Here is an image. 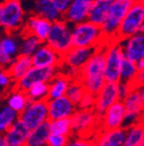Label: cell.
Returning a JSON list of instances; mask_svg holds the SVG:
<instances>
[{
  "label": "cell",
  "mask_w": 144,
  "mask_h": 146,
  "mask_svg": "<svg viewBox=\"0 0 144 146\" xmlns=\"http://www.w3.org/2000/svg\"><path fill=\"white\" fill-rule=\"evenodd\" d=\"M95 49L92 48H77L72 47L68 52L62 55V63L59 71L63 72L71 79L78 78L82 67L87 63Z\"/></svg>",
  "instance_id": "52a82bcc"
},
{
  "label": "cell",
  "mask_w": 144,
  "mask_h": 146,
  "mask_svg": "<svg viewBox=\"0 0 144 146\" xmlns=\"http://www.w3.org/2000/svg\"><path fill=\"white\" fill-rule=\"evenodd\" d=\"M20 34L3 33L0 39V68L7 69L19 55Z\"/></svg>",
  "instance_id": "7c38bea8"
},
{
  "label": "cell",
  "mask_w": 144,
  "mask_h": 146,
  "mask_svg": "<svg viewBox=\"0 0 144 146\" xmlns=\"http://www.w3.org/2000/svg\"><path fill=\"white\" fill-rule=\"evenodd\" d=\"M15 81L11 77L7 69L0 68V94H4L5 92L14 87Z\"/></svg>",
  "instance_id": "d590c367"
},
{
  "label": "cell",
  "mask_w": 144,
  "mask_h": 146,
  "mask_svg": "<svg viewBox=\"0 0 144 146\" xmlns=\"http://www.w3.org/2000/svg\"><path fill=\"white\" fill-rule=\"evenodd\" d=\"M56 68H38L32 66L24 75L15 81L14 86L22 91H26L31 85L37 82H50V79L58 73Z\"/></svg>",
  "instance_id": "5bb4252c"
},
{
  "label": "cell",
  "mask_w": 144,
  "mask_h": 146,
  "mask_svg": "<svg viewBox=\"0 0 144 146\" xmlns=\"http://www.w3.org/2000/svg\"><path fill=\"white\" fill-rule=\"evenodd\" d=\"M32 67L31 59L28 56H24V55H18L13 59L11 64L9 65L7 68L8 72L10 73L11 77L13 78L14 81H17L18 79H20L27 71L29 70Z\"/></svg>",
  "instance_id": "83f0119b"
},
{
  "label": "cell",
  "mask_w": 144,
  "mask_h": 146,
  "mask_svg": "<svg viewBox=\"0 0 144 146\" xmlns=\"http://www.w3.org/2000/svg\"><path fill=\"white\" fill-rule=\"evenodd\" d=\"M30 13L41 16L50 23L63 18V14L56 8L52 0H30Z\"/></svg>",
  "instance_id": "44dd1931"
},
{
  "label": "cell",
  "mask_w": 144,
  "mask_h": 146,
  "mask_svg": "<svg viewBox=\"0 0 144 146\" xmlns=\"http://www.w3.org/2000/svg\"><path fill=\"white\" fill-rule=\"evenodd\" d=\"M28 133L29 129L17 120L3 135L7 146H25Z\"/></svg>",
  "instance_id": "603a6c76"
},
{
  "label": "cell",
  "mask_w": 144,
  "mask_h": 146,
  "mask_svg": "<svg viewBox=\"0 0 144 146\" xmlns=\"http://www.w3.org/2000/svg\"><path fill=\"white\" fill-rule=\"evenodd\" d=\"M73 0H52L54 5L56 6V8L61 12L62 14L67 10V8L69 7V5L71 4Z\"/></svg>",
  "instance_id": "60d3db41"
},
{
  "label": "cell",
  "mask_w": 144,
  "mask_h": 146,
  "mask_svg": "<svg viewBox=\"0 0 144 146\" xmlns=\"http://www.w3.org/2000/svg\"><path fill=\"white\" fill-rule=\"evenodd\" d=\"M33 67L59 69L62 63V56L54 51L50 46L43 43L30 57Z\"/></svg>",
  "instance_id": "2e32d148"
},
{
  "label": "cell",
  "mask_w": 144,
  "mask_h": 146,
  "mask_svg": "<svg viewBox=\"0 0 144 146\" xmlns=\"http://www.w3.org/2000/svg\"><path fill=\"white\" fill-rule=\"evenodd\" d=\"M41 42L34 36L26 33H20V41H19V54L31 57L32 54L41 45Z\"/></svg>",
  "instance_id": "f546056e"
},
{
  "label": "cell",
  "mask_w": 144,
  "mask_h": 146,
  "mask_svg": "<svg viewBox=\"0 0 144 146\" xmlns=\"http://www.w3.org/2000/svg\"><path fill=\"white\" fill-rule=\"evenodd\" d=\"M18 120L29 130L48 122L46 100L29 102L24 110L18 115Z\"/></svg>",
  "instance_id": "8fae6325"
},
{
  "label": "cell",
  "mask_w": 144,
  "mask_h": 146,
  "mask_svg": "<svg viewBox=\"0 0 144 146\" xmlns=\"http://www.w3.org/2000/svg\"><path fill=\"white\" fill-rule=\"evenodd\" d=\"M90 142L91 139H88V138L72 135L69 138V141L68 143L65 144V146H89Z\"/></svg>",
  "instance_id": "f35d334b"
},
{
  "label": "cell",
  "mask_w": 144,
  "mask_h": 146,
  "mask_svg": "<svg viewBox=\"0 0 144 146\" xmlns=\"http://www.w3.org/2000/svg\"><path fill=\"white\" fill-rule=\"evenodd\" d=\"M70 120L72 133L75 136L92 140L95 134L100 130L99 115L94 109H77Z\"/></svg>",
  "instance_id": "277c9868"
},
{
  "label": "cell",
  "mask_w": 144,
  "mask_h": 146,
  "mask_svg": "<svg viewBox=\"0 0 144 146\" xmlns=\"http://www.w3.org/2000/svg\"><path fill=\"white\" fill-rule=\"evenodd\" d=\"M92 2L93 0H73L63 13V19L71 25L88 21Z\"/></svg>",
  "instance_id": "d6986e66"
},
{
  "label": "cell",
  "mask_w": 144,
  "mask_h": 146,
  "mask_svg": "<svg viewBox=\"0 0 144 146\" xmlns=\"http://www.w3.org/2000/svg\"><path fill=\"white\" fill-rule=\"evenodd\" d=\"M58 54L63 55L72 48V25L63 18L52 23L50 31L45 42Z\"/></svg>",
  "instance_id": "ba28073f"
},
{
  "label": "cell",
  "mask_w": 144,
  "mask_h": 146,
  "mask_svg": "<svg viewBox=\"0 0 144 146\" xmlns=\"http://www.w3.org/2000/svg\"><path fill=\"white\" fill-rule=\"evenodd\" d=\"M0 146H7V143L5 141L4 135L0 134Z\"/></svg>",
  "instance_id": "7bdbcfd3"
},
{
  "label": "cell",
  "mask_w": 144,
  "mask_h": 146,
  "mask_svg": "<svg viewBox=\"0 0 144 146\" xmlns=\"http://www.w3.org/2000/svg\"><path fill=\"white\" fill-rule=\"evenodd\" d=\"M25 92L29 102L46 100L48 94V84L47 82H37L31 85Z\"/></svg>",
  "instance_id": "836d02e7"
},
{
  "label": "cell",
  "mask_w": 144,
  "mask_h": 146,
  "mask_svg": "<svg viewBox=\"0 0 144 146\" xmlns=\"http://www.w3.org/2000/svg\"><path fill=\"white\" fill-rule=\"evenodd\" d=\"M125 59L136 63L144 59V33H139L134 36L120 41Z\"/></svg>",
  "instance_id": "ffe728a7"
},
{
  "label": "cell",
  "mask_w": 144,
  "mask_h": 146,
  "mask_svg": "<svg viewBox=\"0 0 144 146\" xmlns=\"http://www.w3.org/2000/svg\"><path fill=\"white\" fill-rule=\"evenodd\" d=\"M26 16L23 0H3L0 3V31L20 34Z\"/></svg>",
  "instance_id": "7a4b0ae2"
},
{
  "label": "cell",
  "mask_w": 144,
  "mask_h": 146,
  "mask_svg": "<svg viewBox=\"0 0 144 146\" xmlns=\"http://www.w3.org/2000/svg\"><path fill=\"white\" fill-rule=\"evenodd\" d=\"M138 70L134 62L124 58L120 69L119 82L126 83L131 86H135V79L137 77Z\"/></svg>",
  "instance_id": "4dcf8cb0"
},
{
  "label": "cell",
  "mask_w": 144,
  "mask_h": 146,
  "mask_svg": "<svg viewBox=\"0 0 144 146\" xmlns=\"http://www.w3.org/2000/svg\"><path fill=\"white\" fill-rule=\"evenodd\" d=\"M95 94L86 91L80 102L77 105V109H94Z\"/></svg>",
  "instance_id": "74e56055"
},
{
  "label": "cell",
  "mask_w": 144,
  "mask_h": 146,
  "mask_svg": "<svg viewBox=\"0 0 144 146\" xmlns=\"http://www.w3.org/2000/svg\"><path fill=\"white\" fill-rule=\"evenodd\" d=\"M140 146H144V143H143V144H141V145H140Z\"/></svg>",
  "instance_id": "7dc6e473"
},
{
  "label": "cell",
  "mask_w": 144,
  "mask_h": 146,
  "mask_svg": "<svg viewBox=\"0 0 144 146\" xmlns=\"http://www.w3.org/2000/svg\"><path fill=\"white\" fill-rule=\"evenodd\" d=\"M135 1L136 0H114L106 21L100 27L108 43L116 40L117 32L124 16Z\"/></svg>",
  "instance_id": "8992f818"
},
{
  "label": "cell",
  "mask_w": 144,
  "mask_h": 146,
  "mask_svg": "<svg viewBox=\"0 0 144 146\" xmlns=\"http://www.w3.org/2000/svg\"><path fill=\"white\" fill-rule=\"evenodd\" d=\"M50 133L48 122L33 128L29 130L25 146H46V140Z\"/></svg>",
  "instance_id": "f1b7e54d"
},
{
  "label": "cell",
  "mask_w": 144,
  "mask_h": 146,
  "mask_svg": "<svg viewBox=\"0 0 144 146\" xmlns=\"http://www.w3.org/2000/svg\"><path fill=\"white\" fill-rule=\"evenodd\" d=\"M71 81V78L63 74L61 71H58L56 75L50 79L48 84V94H47V100L52 98H61L65 96L67 89H68L69 83Z\"/></svg>",
  "instance_id": "484cf974"
},
{
  "label": "cell",
  "mask_w": 144,
  "mask_h": 146,
  "mask_svg": "<svg viewBox=\"0 0 144 146\" xmlns=\"http://www.w3.org/2000/svg\"><path fill=\"white\" fill-rule=\"evenodd\" d=\"M144 33V0H136L124 16L117 32L116 40H122Z\"/></svg>",
  "instance_id": "5b68a950"
},
{
  "label": "cell",
  "mask_w": 144,
  "mask_h": 146,
  "mask_svg": "<svg viewBox=\"0 0 144 146\" xmlns=\"http://www.w3.org/2000/svg\"><path fill=\"white\" fill-rule=\"evenodd\" d=\"M1 35L2 34H1V31H0V39H1Z\"/></svg>",
  "instance_id": "bcb514c9"
},
{
  "label": "cell",
  "mask_w": 144,
  "mask_h": 146,
  "mask_svg": "<svg viewBox=\"0 0 144 146\" xmlns=\"http://www.w3.org/2000/svg\"><path fill=\"white\" fill-rule=\"evenodd\" d=\"M135 65H136V68H137L138 72H140V71H144V59L137 61L135 63Z\"/></svg>",
  "instance_id": "b9f144b4"
},
{
  "label": "cell",
  "mask_w": 144,
  "mask_h": 146,
  "mask_svg": "<svg viewBox=\"0 0 144 146\" xmlns=\"http://www.w3.org/2000/svg\"><path fill=\"white\" fill-rule=\"evenodd\" d=\"M99 127L102 130H113L125 127V109L122 100H118L99 116Z\"/></svg>",
  "instance_id": "4fadbf2b"
},
{
  "label": "cell",
  "mask_w": 144,
  "mask_h": 146,
  "mask_svg": "<svg viewBox=\"0 0 144 146\" xmlns=\"http://www.w3.org/2000/svg\"><path fill=\"white\" fill-rule=\"evenodd\" d=\"M105 47V46H104ZM104 47L95 49L94 53L82 67L78 79L81 81L86 91L96 94L105 84V54Z\"/></svg>",
  "instance_id": "6da1fadb"
},
{
  "label": "cell",
  "mask_w": 144,
  "mask_h": 146,
  "mask_svg": "<svg viewBox=\"0 0 144 146\" xmlns=\"http://www.w3.org/2000/svg\"><path fill=\"white\" fill-rule=\"evenodd\" d=\"M3 105V94H0V107Z\"/></svg>",
  "instance_id": "ee69618b"
},
{
  "label": "cell",
  "mask_w": 144,
  "mask_h": 146,
  "mask_svg": "<svg viewBox=\"0 0 144 146\" xmlns=\"http://www.w3.org/2000/svg\"><path fill=\"white\" fill-rule=\"evenodd\" d=\"M105 70L104 77L106 82H119L120 69L124 60L123 51L120 41H111L104 47Z\"/></svg>",
  "instance_id": "9c48e42d"
},
{
  "label": "cell",
  "mask_w": 144,
  "mask_h": 146,
  "mask_svg": "<svg viewBox=\"0 0 144 146\" xmlns=\"http://www.w3.org/2000/svg\"><path fill=\"white\" fill-rule=\"evenodd\" d=\"M3 103L19 115L28 105L29 100L25 91L20 90L14 86L3 94Z\"/></svg>",
  "instance_id": "cb8c5ba5"
},
{
  "label": "cell",
  "mask_w": 144,
  "mask_h": 146,
  "mask_svg": "<svg viewBox=\"0 0 144 146\" xmlns=\"http://www.w3.org/2000/svg\"><path fill=\"white\" fill-rule=\"evenodd\" d=\"M106 41L101 27L89 21L72 25V46L77 48L97 49L104 47Z\"/></svg>",
  "instance_id": "3957f363"
},
{
  "label": "cell",
  "mask_w": 144,
  "mask_h": 146,
  "mask_svg": "<svg viewBox=\"0 0 144 146\" xmlns=\"http://www.w3.org/2000/svg\"><path fill=\"white\" fill-rule=\"evenodd\" d=\"M133 86L126 83H122V82H118V94H119V100H123L126 98L127 94L130 92L131 88Z\"/></svg>",
  "instance_id": "ab89813d"
},
{
  "label": "cell",
  "mask_w": 144,
  "mask_h": 146,
  "mask_svg": "<svg viewBox=\"0 0 144 146\" xmlns=\"http://www.w3.org/2000/svg\"><path fill=\"white\" fill-rule=\"evenodd\" d=\"M125 109V127L143 121L144 89L143 86H133L127 96L122 100Z\"/></svg>",
  "instance_id": "30bf717a"
},
{
  "label": "cell",
  "mask_w": 144,
  "mask_h": 146,
  "mask_svg": "<svg viewBox=\"0 0 144 146\" xmlns=\"http://www.w3.org/2000/svg\"><path fill=\"white\" fill-rule=\"evenodd\" d=\"M48 128H50V133L63 135V136L68 137H71L73 135L72 124H71L70 118L58 119V120L48 121Z\"/></svg>",
  "instance_id": "d6a6232c"
},
{
  "label": "cell",
  "mask_w": 144,
  "mask_h": 146,
  "mask_svg": "<svg viewBox=\"0 0 144 146\" xmlns=\"http://www.w3.org/2000/svg\"><path fill=\"white\" fill-rule=\"evenodd\" d=\"M46 105L50 121L58 120V119L71 118L77 110V106L72 103L65 96L46 100Z\"/></svg>",
  "instance_id": "e0dca14e"
},
{
  "label": "cell",
  "mask_w": 144,
  "mask_h": 146,
  "mask_svg": "<svg viewBox=\"0 0 144 146\" xmlns=\"http://www.w3.org/2000/svg\"><path fill=\"white\" fill-rule=\"evenodd\" d=\"M52 23L41 16L29 13L26 16L21 33L30 34L37 38L41 43H45L50 31Z\"/></svg>",
  "instance_id": "ac0fdd59"
},
{
  "label": "cell",
  "mask_w": 144,
  "mask_h": 146,
  "mask_svg": "<svg viewBox=\"0 0 144 146\" xmlns=\"http://www.w3.org/2000/svg\"><path fill=\"white\" fill-rule=\"evenodd\" d=\"M114 0H93L89 12L88 21L96 25L101 27L106 21Z\"/></svg>",
  "instance_id": "d4e9b609"
},
{
  "label": "cell",
  "mask_w": 144,
  "mask_h": 146,
  "mask_svg": "<svg viewBox=\"0 0 144 146\" xmlns=\"http://www.w3.org/2000/svg\"><path fill=\"white\" fill-rule=\"evenodd\" d=\"M118 100V82H105L102 88L95 94L94 111L101 116L110 106Z\"/></svg>",
  "instance_id": "9a60e30c"
},
{
  "label": "cell",
  "mask_w": 144,
  "mask_h": 146,
  "mask_svg": "<svg viewBox=\"0 0 144 146\" xmlns=\"http://www.w3.org/2000/svg\"><path fill=\"white\" fill-rule=\"evenodd\" d=\"M17 120V113L3 104L0 107V134H4Z\"/></svg>",
  "instance_id": "1f68e13d"
},
{
  "label": "cell",
  "mask_w": 144,
  "mask_h": 146,
  "mask_svg": "<svg viewBox=\"0 0 144 146\" xmlns=\"http://www.w3.org/2000/svg\"><path fill=\"white\" fill-rule=\"evenodd\" d=\"M89 146H96V144L94 143V141H93V140H91V142L89 143Z\"/></svg>",
  "instance_id": "f6af8a7d"
},
{
  "label": "cell",
  "mask_w": 144,
  "mask_h": 146,
  "mask_svg": "<svg viewBox=\"0 0 144 146\" xmlns=\"http://www.w3.org/2000/svg\"><path fill=\"white\" fill-rule=\"evenodd\" d=\"M85 92L86 90L84 88L83 84L81 83V81L78 78H75V79H71L67 92H65V96L77 106Z\"/></svg>",
  "instance_id": "e575fe53"
},
{
  "label": "cell",
  "mask_w": 144,
  "mask_h": 146,
  "mask_svg": "<svg viewBox=\"0 0 144 146\" xmlns=\"http://www.w3.org/2000/svg\"><path fill=\"white\" fill-rule=\"evenodd\" d=\"M69 138L70 137L68 136L50 133L46 140V146H65L69 141Z\"/></svg>",
  "instance_id": "8d00e7d4"
},
{
  "label": "cell",
  "mask_w": 144,
  "mask_h": 146,
  "mask_svg": "<svg viewBox=\"0 0 144 146\" xmlns=\"http://www.w3.org/2000/svg\"><path fill=\"white\" fill-rule=\"evenodd\" d=\"M124 128L113 129V130H102L100 129L95 136L93 141L96 146H123Z\"/></svg>",
  "instance_id": "7402d4cb"
},
{
  "label": "cell",
  "mask_w": 144,
  "mask_h": 146,
  "mask_svg": "<svg viewBox=\"0 0 144 146\" xmlns=\"http://www.w3.org/2000/svg\"><path fill=\"white\" fill-rule=\"evenodd\" d=\"M123 146H140L144 143V125L143 121L133 123L124 127Z\"/></svg>",
  "instance_id": "4316f807"
}]
</instances>
